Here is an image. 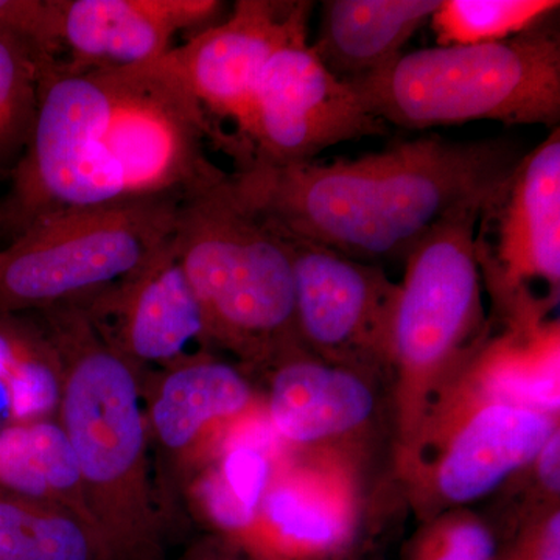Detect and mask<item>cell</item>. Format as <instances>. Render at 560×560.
Listing matches in <instances>:
<instances>
[{
	"mask_svg": "<svg viewBox=\"0 0 560 560\" xmlns=\"http://www.w3.org/2000/svg\"><path fill=\"white\" fill-rule=\"evenodd\" d=\"M210 124L167 60L39 75L27 150L0 201V235L14 241L44 217L154 197L187 198L226 178L206 156Z\"/></svg>",
	"mask_w": 560,
	"mask_h": 560,
	"instance_id": "6da1fadb",
	"label": "cell"
},
{
	"mask_svg": "<svg viewBox=\"0 0 560 560\" xmlns=\"http://www.w3.org/2000/svg\"><path fill=\"white\" fill-rule=\"evenodd\" d=\"M523 158L511 139L401 140L357 160L275 165L230 175L237 197L280 234L352 259L407 256L460 206H492Z\"/></svg>",
	"mask_w": 560,
	"mask_h": 560,
	"instance_id": "7a4b0ae2",
	"label": "cell"
},
{
	"mask_svg": "<svg viewBox=\"0 0 560 560\" xmlns=\"http://www.w3.org/2000/svg\"><path fill=\"white\" fill-rule=\"evenodd\" d=\"M43 313L60 361L58 423L79 463L92 525L109 560H164L139 368L81 304Z\"/></svg>",
	"mask_w": 560,
	"mask_h": 560,
	"instance_id": "3957f363",
	"label": "cell"
},
{
	"mask_svg": "<svg viewBox=\"0 0 560 560\" xmlns=\"http://www.w3.org/2000/svg\"><path fill=\"white\" fill-rule=\"evenodd\" d=\"M548 21L501 43L401 54L352 84L375 117L410 130L475 120L556 128L560 40Z\"/></svg>",
	"mask_w": 560,
	"mask_h": 560,
	"instance_id": "277c9868",
	"label": "cell"
},
{
	"mask_svg": "<svg viewBox=\"0 0 560 560\" xmlns=\"http://www.w3.org/2000/svg\"><path fill=\"white\" fill-rule=\"evenodd\" d=\"M173 246L205 319V338L245 353L296 329L289 245L237 197L230 175L180 201Z\"/></svg>",
	"mask_w": 560,
	"mask_h": 560,
	"instance_id": "5b68a950",
	"label": "cell"
},
{
	"mask_svg": "<svg viewBox=\"0 0 560 560\" xmlns=\"http://www.w3.org/2000/svg\"><path fill=\"white\" fill-rule=\"evenodd\" d=\"M180 201L143 198L36 221L0 250V313L91 300L172 237Z\"/></svg>",
	"mask_w": 560,
	"mask_h": 560,
	"instance_id": "8992f818",
	"label": "cell"
},
{
	"mask_svg": "<svg viewBox=\"0 0 560 560\" xmlns=\"http://www.w3.org/2000/svg\"><path fill=\"white\" fill-rule=\"evenodd\" d=\"M385 131V121L368 109L359 90L319 60L305 27L276 50L264 70L250 110L243 165L305 164L330 147Z\"/></svg>",
	"mask_w": 560,
	"mask_h": 560,
	"instance_id": "52a82bcc",
	"label": "cell"
},
{
	"mask_svg": "<svg viewBox=\"0 0 560 560\" xmlns=\"http://www.w3.org/2000/svg\"><path fill=\"white\" fill-rule=\"evenodd\" d=\"M489 208L485 202L460 206L405 256L407 271L388 338L405 370L441 366L480 326L477 228Z\"/></svg>",
	"mask_w": 560,
	"mask_h": 560,
	"instance_id": "ba28073f",
	"label": "cell"
},
{
	"mask_svg": "<svg viewBox=\"0 0 560 560\" xmlns=\"http://www.w3.org/2000/svg\"><path fill=\"white\" fill-rule=\"evenodd\" d=\"M305 0H238L228 20L167 51V60L206 114L235 125L234 158L246 162L245 136L257 86L280 46L308 27Z\"/></svg>",
	"mask_w": 560,
	"mask_h": 560,
	"instance_id": "9c48e42d",
	"label": "cell"
},
{
	"mask_svg": "<svg viewBox=\"0 0 560 560\" xmlns=\"http://www.w3.org/2000/svg\"><path fill=\"white\" fill-rule=\"evenodd\" d=\"M98 334L136 366L175 364L205 319L172 237L130 275L80 302Z\"/></svg>",
	"mask_w": 560,
	"mask_h": 560,
	"instance_id": "30bf717a",
	"label": "cell"
},
{
	"mask_svg": "<svg viewBox=\"0 0 560 560\" xmlns=\"http://www.w3.org/2000/svg\"><path fill=\"white\" fill-rule=\"evenodd\" d=\"M283 238L293 265L294 320L302 337L327 350L375 342L388 348L399 287L390 285L377 268L338 250Z\"/></svg>",
	"mask_w": 560,
	"mask_h": 560,
	"instance_id": "8fae6325",
	"label": "cell"
},
{
	"mask_svg": "<svg viewBox=\"0 0 560 560\" xmlns=\"http://www.w3.org/2000/svg\"><path fill=\"white\" fill-rule=\"evenodd\" d=\"M495 221V243L478 232V248L503 282L522 285L541 279L558 290L560 280V130L552 128L523 154L499 200L486 210Z\"/></svg>",
	"mask_w": 560,
	"mask_h": 560,
	"instance_id": "7c38bea8",
	"label": "cell"
},
{
	"mask_svg": "<svg viewBox=\"0 0 560 560\" xmlns=\"http://www.w3.org/2000/svg\"><path fill=\"white\" fill-rule=\"evenodd\" d=\"M217 0H60L62 69L72 73L158 60L183 31L213 25Z\"/></svg>",
	"mask_w": 560,
	"mask_h": 560,
	"instance_id": "4fadbf2b",
	"label": "cell"
},
{
	"mask_svg": "<svg viewBox=\"0 0 560 560\" xmlns=\"http://www.w3.org/2000/svg\"><path fill=\"white\" fill-rule=\"evenodd\" d=\"M441 0H326L313 51L334 75L360 81L388 68Z\"/></svg>",
	"mask_w": 560,
	"mask_h": 560,
	"instance_id": "5bb4252c",
	"label": "cell"
},
{
	"mask_svg": "<svg viewBox=\"0 0 560 560\" xmlns=\"http://www.w3.org/2000/svg\"><path fill=\"white\" fill-rule=\"evenodd\" d=\"M555 434L545 412L493 404L477 412L453 441L440 470V488L469 501L495 488L511 471L537 458Z\"/></svg>",
	"mask_w": 560,
	"mask_h": 560,
	"instance_id": "9a60e30c",
	"label": "cell"
},
{
	"mask_svg": "<svg viewBox=\"0 0 560 560\" xmlns=\"http://www.w3.org/2000/svg\"><path fill=\"white\" fill-rule=\"evenodd\" d=\"M250 389L230 364L183 359L172 364L154 386L147 425L154 442L167 453H189L205 431L220 420L246 410Z\"/></svg>",
	"mask_w": 560,
	"mask_h": 560,
	"instance_id": "2e32d148",
	"label": "cell"
},
{
	"mask_svg": "<svg viewBox=\"0 0 560 560\" xmlns=\"http://www.w3.org/2000/svg\"><path fill=\"white\" fill-rule=\"evenodd\" d=\"M372 407L371 390L355 375L313 361H291L272 382V425L289 441L313 442L355 429Z\"/></svg>",
	"mask_w": 560,
	"mask_h": 560,
	"instance_id": "e0dca14e",
	"label": "cell"
},
{
	"mask_svg": "<svg viewBox=\"0 0 560 560\" xmlns=\"http://www.w3.org/2000/svg\"><path fill=\"white\" fill-rule=\"evenodd\" d=\"M0 489L65 508L95 533L75 453L57 419L21 420L0 429Z\"/></svg>",
	"mask_w": 560,
	"mask_h": 560,
	"instance_id": "ac0fdd59",
	"label": "cell"
},
{
	"mask_svg": "<svg viewBox=\"0 0 560 560\" xmlns=\"http://www.w3.org/2000/svg\"><path fill=\"white\" fill-rule=\"evenodd\" d=\"M0 560H109L75 514L0 489Z\"/></svg>",
	"mask_w": 560,
	"mask_h": 560,
	"instance_id": "d6986e66",
	"label": "cell"
},
{
	"mask_svg": "<svg viewBox=\"0 0 560 560\" xmlns=\"http://www.w3.org/2000/svg\"><path fill=\"white\" fill-rule=\"evenodd\" d=\"M559 5L558 0H441L430 25L438 46H480L537 27Z\"/></svg>",
	"mask_w": 560,
	"mask_h": 560,
	"instance_id": "ffe728a7",
	"label": "cell"
},
{
	"mask_svg": "<svg viewBox=\"0 0 560 560\" xmlns=\"http://www.w3.org/2000/svg\"><path fill=\"white\" fill-rule=\"evenodd\" d=\"M270 466L261 453L238 447L228 453L219 469L210 470L198 486V499L209 521L241 544L256 523Z\"/></svg>",
	"mask_w": 560,
	"mask_h": 560,
	"instance_id": "44dd1931",
	"label": "cell"
},
{
	"mask_svg": "<svg viewBox=\"0 0 560 560\" xmlns=\"http://www.w3.org/2000/svg\"><path fill=\"white\" fill-rule=\"evenodd\" d=\"M559 334L544 331L528 349L506 348L489 372L500 404L547 412L559 410Z\"/></svg>",
	"mask_w": 560,
	"mask_h": 560,
	"instance_id": "7402d4cb",
	"label": "cell"
},
{
	"mask_svg": "<svg viewBox=\"0 0 560 560\" xmlns=\"http://www.w3.org/2000/svg\"><path fill=\"white\" fill-rule=\"evenodd\" d=\"M38 105V70L16 47L0 40V172L13 171L27 150Z\"/></svg>",
	"mask_w": 560,
	"mask_h": 560,
	"instance_id": "603a6c76",
	"label": "cell"
},
{
	"mask_svg": "<svg viewBox=\"0 0 560 560\" xmlns=\"http://www.w3.org/2000/svg\"><path fill=\"white\" fill-rule=\"evenodd\" d=\"M0 40L16 47L39 75L61 66L60 0H0Z\"/></svg>",
	"mask_w": 560,
	"mask_h": 560,
	"instance_id": "cb8c5ba5",
	"label": "cell"
},
{
	"mask_svg": "<svg viewBox=\"0 0 560 560\" xmlns=\"http://www.w3.org/2000/svg\"><path fill=\"white\" fill-rule=\"evenodd\" d=\"M416 560H495V540L480 523L460 522L430 537Z\"/></svg>",
	"mask_w": 560,
	"mask_h": 560,
	"instance_id": "d4e9b609",
	"label": "cell"
},
{
	"mask_svg": "<svg viewBox=\"0 0 560 560\" xmlns=\"http://www.w3.org/2000/svg\"><path fill=\"white\" fill-rule=\"evenodd\" d=\"M541 481L551 492H559L560 486V436L558 431L548 440L539 453Z\"/></svg>",
	"mask_w": 560,
	"mask_h": 560,
	"instance_id": "484cf974",
	"label": "cell"
},
{
	"mask_svg": "<svg viewBox=\"0 0 560 560\" xmlns=\"http://www.w3.org/2000/svg\"><path fill=\"white\" fill-rule=\"evenodd\" d=\"M539 560H560V518L552 515L540 533Z\"/></svg>",
	"mask_w": 560,
	"mask_h": 560,
	"instance_id": "4316f807",
	"label": "cell"
},
{
	"mask_svg": "<svg viewBox=\"0 0 560 560\" xmlns=\"http://www.w3.org/2000/svg\"><path fill=\"white\" fill-rule=\"evenodd\" d=\"M186 560H237V559L223 558V556L215 555V552L198 550V551L191 552V555H189V558H187ZM257 560H259V559H257Z\"/></svg>",
	"mask_w": 560,
	"mask_h": 560,
	"instance_id": "83f0119b",
	"label": "cell"
}]
</instances>
